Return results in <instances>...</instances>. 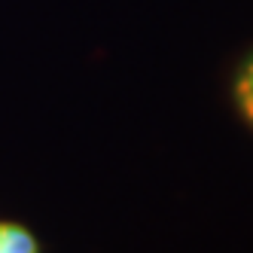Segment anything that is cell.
<instances>
[{
  "label": "cell",
  "instance_id": "obj_1",
  "mask_svg": "<svg viewBox=\"0 0 253 253\" xmlns=\"http://www.w3.org/2000/svg\"><path fill=\"white\" fill-rule=\"evenodd\" d=\"M232 104L238 110L241 122L253 131V52L235 67V77H232Z\"/></svg>",
  "mask_w": 253,
  "mask_h": 253
},
{
  "label": "cell",
  "instance_id": "obj_2",
  "mask_svg": "<svg viewBox=\"0 0 253 253\" xmlns=\"http://www.w3.org/2000/svg\"><path fill=\"white\" fill-rule=\"evenodd\" d=\"M40 241L25 223L0 216V253H40Z\"/></svg>",
  "mask_w": 253,
  "mask_h": 253
}]
</instances>
